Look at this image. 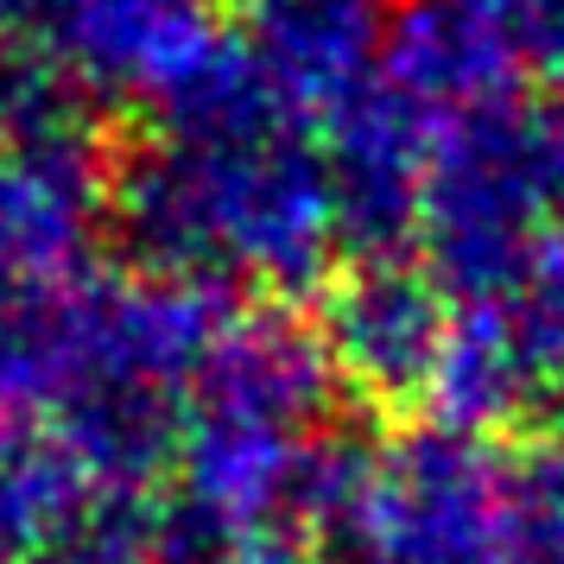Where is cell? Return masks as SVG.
Returning <instances> with one entry per match:
<instances>
[{
    "label": "cell",
    "instance_id": "cell-4",
    "mask_svg": "<svg viewBox=\"0 0 564 564\" xmlns=\"http://www.w3.org/2000/svg\"><path fill=\"white\" fill-rule=\"evenodd\" d=\"M108 178L70 83H0V432L45 425L96 292Z\"/></svg>",
    "mask_w": 564,
    "mask_h": 564
},
{
    "label": "cell",
    "instance_id": "cell-10",
    "mask_svg": "<svg viewBox=\"0 0 564 564\" xmlns=\"http://www.w3.org/2000/svg\"><path fill=\"white\" fill-rule=\"evenodd\" d=\"M488 89L564 108V0H412Z\"/></svg>",
    "mask_w": 564,
    "mask_h": 564
},
{
    "label": "cell",
    "instance_id": "cell-2",
    "mask_svg": "<svg viewBox=\"0 0 564 564\" xmlns=\"http://www.w3.org/2000/svg\"><path fill=\"white\" fill-rule=\"evenodd\" d=\"M108 216L159 280L229 299H280L330 280L349 248L324 128L229 45L223 64L153 128L108 184Z\"/></svg>",
    "mask_w": 564,
    "mask_h": 564
},
{
    "label": "cell",
    "instance_id": "cell-3",
    "mask_svg": "<svg viewBox=\"0 0 564 564\" xmlns=\"http://www.w3.org/2000/svg\"><path fill=\"white\" fill-rule=\"evenodd\" d=\"M336 381L317 330L235 299L191 375L178 444L159 488V564L254 533H305L336 451Z\"/></svg>",
    "mask_w": 564,
    "mask_h": 564
},
{
    "label": "cell",
    "instance_id": "cell-9",
    "mask_svg": "<svg viewBox=\"0 0 564 564\" xmlns=\"http://www.w3.org/2000/svg\"><path fill=\"white\" fill-rule=\"evenodd\" d=\"M393 0H254L241 52L292 108L330 128L381 77Z\"/></svg>",
    "mask_w": 564,
    "mask_h": 564
},
{
    "label": "cell",
    "instance_id": "cell-1",
    "mask_svg": "<svg viewBox=\"0 0 564 564\" xmlns=\"http://www.w3.org/2000/svg\"><path fill=\"white\" fill-rule=\"evenodd\" d=\"M419 267L451 305L425 393L432 425H495L564 406V108L482 96L437 115L412 197Z\"/></svg>",
    "mask_w": 564,
    "mask_h": 564
},
{
    "label": "cell",
    "instance_id": "cell-5",
    "mask_svg": "<svg viewBox=\"0 0 564 564\" xmlns=\"http://www.w3.org/2000/svg\"><path fill=\"white\" fill-rule=\"evenodd\" d=\"M539 495L527 463L457 425L343 444L305 533L317 564H527Z\"/></svg>",
    "mask_w": 564,
    "mask_h": 564
},
{
    "label": "cell",
    "instance_id": "cell-11",
    "mask_svg": "<svg viewBox=\"0 0 564 564\" xmlns=\"http://www.w3.org/2000/svg\"><path fill=\"white\" fill-rule=\"evenodd\" d=\"M178 564H317L305 533H254V539H229L216 552H197V558Z\"/></svg>",
    "mask_w": 564,
    "mask_h": 564
},
{
    "label": "cell",
    "instance_id": "cell-8",
    "mask_svg": "<svg viewBox=\"0 0 564 564\" xmlns=\"http://www.w3.org/2000/svg\"><path fill=\"white\" fill-rule=\"evenodd\" d=\"M317 343L343 387L425 406L444 343H451V305L419 260L361 254L324 292Z\"/></svg>",
    "mask_w": 564,
    "mask_h": 564
},
{
    "label": "cell",
    "instance_id": "cell-13",
    "mask_svg": "<svg viewBox=\"0 0 564 564\" xmlns=\"http://www.w3.org/2000/svg\"><path fill=\"white\" fill-rule=\"evenodd\" d=\"M533 476V469H527ZM539 495V488H533ZM527 564H564V520L545 501H539V520H533V545H527Z\"/></svg>",
    "mask_w": 564,
    "mask_h": 564
},
{
    "label": "cell",
    "instance_id": "cell-7",
    "mask_svg": "<svg viewBox=\"0 0 564 564\" xmlns=\"http://www.w3.org/2000/svg\"><path fill=\"white\" fill-rule=\"evenodd\" d=\"M7 20L39 39L77 96L147 108L178 102L229 52L209 0H13Z\"/></svg>",
    "mask_w": 564,
    "mask_h": 564
},
{
    "label": "cell",
    "instance_id": "cell-12",
    "mask_svg": "<svg viewBox=\"0 0 564 564\" xmlns=\"http://www.w3.org/2000/svg\"><path fill=\"white\" fill-rule=\"evenodd\" d=\"M533 488H539V501L564 520V406H558V419H552V444H545L539 463H533Z\"/></svg>",
    "mask_w": 564,
    "mask_h": 564
},
{
    "label": "cell",
    "instance_id": "cell-6",
    "mask_svg": "<svg viewBox=\"0 0 564 564\" xmlns=\"http://www.w3.org/2000/svg\"><path fill=\"white\" fill-rule=\"evenodd\" d=\"M159 495L52 425L0 432V564H159Z\"/></svg>",
    "mask_w": 564,
    "mask_h": 564
}]
</instances>
